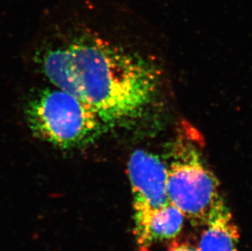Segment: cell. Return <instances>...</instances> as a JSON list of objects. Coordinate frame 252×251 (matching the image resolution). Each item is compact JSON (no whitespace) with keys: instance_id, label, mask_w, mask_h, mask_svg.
<instances>
[{"instance_id":"6da1fadb","label":"cell","mask_w":252,"mask_h":251,"mask_svg":"<svg viewBox=\"0 0 252 251\" xmlns=\"http://www.w3.org/2000/svg\"><path fill=\"white\" fill-rule=\"evenodd\" d=\"M64 40L38 57L41 70L53 85L89 105L105 125L142 116L159 88L154 64L89 31Z\"/></svg>"},{"instance_id":"7a4b0ae2","label":"cell","mask_w":252,"mask_h":251,"mask_svg":"<svg viewBox=\"0 0 252 251\" xmlns=\"http://www.w3.org/2000/svg\"><path fill=\"white\" fill-rule=\"evenodd\" d=\"M26 117L37 137L64 150L93 143L105 126L89 105L57 87L34 94L27 103Z\"/></svg>"},{"instance_id":"3957f363","label":"cell","mask_w":252,"mask_h":251,"mask_svg":"<svg viewBox=\"0 0 252 251\" xmlns=\"http://www.w3.org/2000/svg\"><path fill=\"white\" fill-rule=\"evenodd\" d=\"M167 189L169 201L195 224L204 225L210 214L223 200L219 182L202 158L195 140L176 138L169 149Z\"/></svg>"},{"instance_id":"277c9868","label":"cell","mask_w":252,"mask_h":251,"mask_svg":"<svg viewBox=\"0 0 252 251\" xmlns=\"http://www.w3.org/2000/svg\"><path fill=\"white\" fill-rule=\"evenodd\" d=\"M127 174L132 192L134 235L137 251H150L149 227L153 216L168 204L166 162L145 150L131 154Z\"/></svg>"},{"instance_id":"5b68a950","label":"cell","mask_w":252,"mask_h":251,"mask_svg":"<svg viewBox=\"0 0 252 251\" xmlns=\"http://www.w3.org/2000/svg\"><path fill=\"white\" fill-rule=\"evenodd\" d=\"M204 226L198 251H238L239 230L224 199L210 214Z\"/></svg>"},{"instance_id":"8992f818","label":"cell","mask_w":252,"mask_h":251,"mask_svg":"<svg viewBox=\"0 0 252 251\" xmlns=\"http://www.w3.org/2000/svg\"><path fill=\"white\" fill-rule=\"evenodd\" d=\"M185 220L183 213L169 202L158 210L151 219L149 227L151 243L175 238L181 232Z\"/></svg>"},{"instance_id":"52a82bcc","label":"cell","mask_w":252,"mask_h":251,"mask_svg":"<svg viewBox=\"0 0 252 251\" xmlns=\"http://www.w3.org/2000/svg\"><path fill=\"white\" fill-rule=\"evenodd\" d=\"M167 251H198V249L188 242H173L169 246Z\"/></svg>"}]
</instances>
